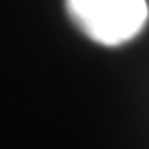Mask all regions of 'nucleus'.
<instances>
[{"instance_id": "nucleus-1", "label": "nucleus", "mask_w": 149, "mask_h": 149, "mask_svg": "<svg viewBox=\"0 0 149 149\" xmlns=\"http://www.w3.org/2000/svg\"><path fill=\"white\" fill-rule=\"evenodd\" d=\"M67 9L83 33L102 45L126 43L147 22L146 0H67Z\"/></svg>"}]
</instances>
